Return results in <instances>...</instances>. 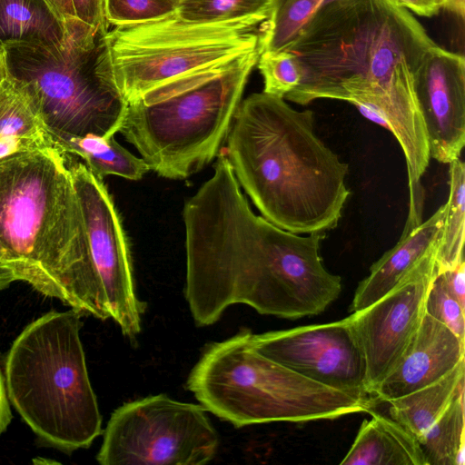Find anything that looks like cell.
I'll return each mask as SVG.
<instances>
[{
	"label": "cell",
	"instance_id": "1",
	"mask_svg": "<svg viewBox=\"0 0 465 465\" xmlns=\"http://www.w3.org/2000/svg\"><path fill=\"white\" fill-rule=\"evenodd\" d=\"M435 45L394 0L335 1L309 21L288 49L302 79L284 98L302 105L320 98L352 104L395 136L409 183H419L430 155L415 84Z\"/></svg>",
	"mask_w": 465,
	"mask_h": 465
},
{
	"label": "cell",
	"instance_id": "18",
	"mask_svg": "<svg viewBox=\"0 0 465 465\" xmlns=\"http://www.w3.org/2000/svg\"><path fill=\"white\" fill-rule=\"evenodd\" d=\"M56 145L27 96L0 65V160Z\"/></svg>",
	"mask_w": 465,
	"mask_h": 465
},
{
	"label": "cell",
	"instance_id": "36",
	"mask_svg": "<svg viewBox=\"0 0 465 465\" xmlns=\"http://www.w3.org/2000/svg\"><path fill=\"white\" fill-rule=\"evenodd\" d=\"M0 260L3 261L4 262H5V253L1 247H0Z\"/></svg>",
	"mask_w": 465,
	"mask_h": 465
},
{
	"label": "cell",
	"instance_id": "12",
	"mask_svg": "<svg viewBox=\"0 0 465 465\" xmlns=\"http://www.w3.org/2000/svg\"><path fill=\"white\" fill-rule=\"evenodd\" d=\"M438 248L384 296L350 315L365 357V390L371 395L399 364L419 330L428 289L438 273Z\"/></svg>",
	"mask_w": 465,
	"mask_h": 465
},
{
	"label": "cell",
	"instance_id": "9",
	"mask_svg": "<svg viewBox=\"0 0 465 465\" xmlns=\"http://www.w3.org/2000/svg\"><path fill=\"white\" fill-rule=\"evenodd\" d=\"M85 233L84 258L68 306L82 315L113 320L134 341L142 329L145 303L134 283L127 236L103 181L67 153Z\"/></svg>",
	"mask_w": 465,
	"mask_h": 465
},
{
	"label": "cell",
	"instance_id": "6",
	"mask_svg": "<svg viewBox=\"0 0 465 465\" xmlns=\"http://www.w3.org/2000/svg\"><path fill=\"white\" fill-rule=\"evenodd\" d=\"M260 54L143 93L127 103L119 132L150 170L188 178L218 155Z\"/></svg>",
	"mask_w": 465,
	"mask_h": 465
},
{
	"label": "cell",
	"instance_id": "37",
	"mask_svg": "<svg viewBox=\"0 0 465 465\" xmlns=\"http://www.w3.org/2000/svg\"><path fill=\"white\" fill-rule=\"evenodd\" d=\"M2 60H3V48H0V65L2 64Z\"/></svg>",
	"mask_w": 465,
	"mask_h": 465
},
{
	"label": "cell",
	"instance_id": "26",
	"mask_svg": "<svg viewBox=\"0 0 465 465\" xmlns=\"http://www.w3.org/2000/svg\"><path fill=\"white\" fill-rule=\"evenodd\" d=\"M263 78V93L284 98L302 79L300 64L289 50L263 51L257 64Z\"/></svg>",
	"mask_w": 465,
	"mask_h": 465
},
{
	"label": "cell",
	"instance_id": "15",
	"mask_svg": "<svg viewBox=\"0 0 465 465\" xmlns=\"http://www.w3.org/2000/svg\"><path fill=\"white\" fill-rule=\"evenodd\" d=\"M465 341L425 312L396 368L376 387L374 400L389 402L439 381L464 360Z\"/></svg>",
	"mask_w": 465,
	"mask_h": 465
},
{
	"label": "cell",
	"instance_id": "13",
	"mask_svg": "<svg viewBox=\"0 0 465 465\" xmlns=\"http://www.w3.org/2000/svg\"><path fill=\"white\" fill-rule=\"evenodd\" d=\"M258 353L325 386L367 392L366 362L351 317L251 335Z\"/></svg>",
	"mask_w": 465,
	"mask_h": 465
},
{
	"label": "cell",
	"instance_id": "5",
	"mask_svg": "<svg viewBox=\"0 0 465 465\" xmlns=\"http://www.w3.org/2000/svg\"><path fill=\"white\" fill-rule=\"evenodd\" d=\"M59 45L12 43L3 46L9 77L27 96L59 147L72 138L112 137L127 101L117 88L105 43L106 27L77 18L64 21Z\"/></svg>",
	"mask_w": 465,
	"mask_h": 465
},
{
	"label": "cell",
	"instance_id": "16",
	"mask_svg": "<svg viewBox=\"0 0 465 465\" xmlns=\"http://www.w3.org/2000/svg\"><path fill=\"white\" fill-rule=\"evenodd\" d=\"M424 203L410 202L409 214L397 243L370 269L358 285L350 311L356 312L389 292L423 258L439 247L446 203L423 221Z\"/></svg>",
	"mask_w": 465,
	"mask_h": 465
},
{
	"label": "cell",
	"instance_id": "10",
	"mask_svg": "<svg viewBox=\"0 0 465 465\" xmlns=\"http://www.w3.org/2000/svg\"><path fill=\"white\" fill-rule=\"evenodd\" d=\"M206 410L163 393L126 402L112 413L96 460L102 465H203L218 450Z\"/></svg>",
	"mask_w": 465,
	"mask_h": 465
},
{
	"label": "cell",
	"instance_id": "30",
	"mask_svg": "<svg viewBox=\"0 0 465 465\" xmlns=\"http://www.w3.org/2000/svg\"><path fill=\"white\" fill-rule=\"evenodd\" d=\"M442 272L450 292L465 307V261Z\"/></svg>",
	"mask_w": 465,
	"mask_h": 465
},
{
	"label": "cell",
	"instance_id": "25",
	"mask_svg": "<svg viewBox=\"0 0 465 465\" xmlns=\"http://www.w3.org/2000/svg\"><path fill=\"white\" fill-rule=\"evenodd\" d=\"M272 0H180L176 15L193 23H224L250 17L269 18Z\"/></svg>",
	"mask_w": 465,
	"mask_h": 465
},
{
	"label": "cell",
	"instance_id": "21",
	"mask_svg": "<svg viewBox=\"0 0 465 465\" xmlns=\"http://www.w3.org/2000/svg\"><path fill=\"white\" fill-rule=\"evenodd\" d=\"M65 153L81 157L88 169L103 179L116 175L136 181L150 171L143 158L137 157L118 143L114 136L94 134L72 138L59 146Z\"/></svg>",
	"mask_w": 465,
	"mask_h": 465
},
{
	"label": "cell",
	"instance_id": "35",
	"mask_svg": "<svg viewBox=\"0 0 465 465\" xmlns=\"http://www.w3.org/2000/svg\"><path fill=\"white\" fill-rule=\"evenodd\" d=\"M441 7L455 14L460 18L465 15V0H441Z\"/></svg>",
	"mask_w": 465,
	"mask_h": 465
},
{
	"label": "cell",
	"instance_id": "8",
	"mask_svg": "<svg viewBox=\"0 0 465 465\" xmlns=\"http://www.w3.org/2000/svg\"><path fill=\"white\" fill-rule=\"evenodd\" d=\"M267 19L201 24L174 14L115 26L105 35L115 84L128 103L163 84L229 68L262 53Z\"/></svg>",
	"mask_w": 465,
	"mask_h": 465
},
{
	"label": "cell",
	"instance_id": "28",
	"mask_svg": "<svg viewBox=\"0 0 465 465\" xmlns=\"http://www.w3.org/2000/svg\"><path fill=\"white\" fill-rule=\"evenodd\" d=\"M425 312L465 341L464 307L450 292L442 272L432 279L425 300Z\"/></svg>",
	"mask_w": 465,
	"mask_h": 465
},
{
	"label": "cell",
	"instance_id": "27",
	"mask_svg": "<svg viewBox=\"0 0 465 465\" xmlns=\"http://www.w3.org/2000/svg\"><path fill=\"white\" fill-rule=\"evenodd\" d=\"M180 0H104V15L109 25L144 24L176 14Z\"/></svg>",
	"mask_w": 465,
	"mask_h": 465
},
{
	"label": "cell",
	"instance_id": "7",
	"mask_svg": "<svg viewBox=\"0 0 465 465\" xmlns=\"http://www.w3.org/2000/svg\"><path fill=\"white\" fill-rule=\"evenodd\" d=\"M252 332L209 344L186 388L204 409L236 428L274 421L336 419L375 405L368 392L344 391L312 381L255 351Z\"/></svg>",
	"mask_w": 465,
	"mask_h": 465
},
{
	"label": "cell",
	"instance_id": "14",
	"mask_svg": "<svg viewBox=\"0 0 465 465\" xmlns=\"http://www.w3.org/2000/svg\"><path fill=\"white\" fill-rule=\"evenodd\" d=\"M430 158L450 163L465 144V60L437 45L426 53L416 77Z\"/></svg>",
	"mask_w": 465,
	"mask_h": 465
},
{
	"label": "cell",
	"instance_id": "3",
	"mask_svg": "<svg viewBox=\"0 0 465 465\" xmlns=\"http://www.w3.org/2000/svg\"><path fill=\"white\" fill-rule=\"evenodd\" d=\"M0 247L17 281L68 306L85 233L67 153L57 145L0 160Z\"/></svg>",
	"mask_w": 465,
	"mask_h": 465
},
{
	"label": "cell",
	"instance_id": "31",
	"mask_svg": "<svg viewBox=\"0 0 465 465\" xmlns=\"http://www.w3.org/2000/svg\"><path fill=\"white\" fill-rule=\"evenodd\" d=\"M398 5L426 17L437 15L441 8V0H394Z\"/></svg>",
	"mask_w": 465,
	"mask_h": 465
},
{
	"label": "cell",
	"instance_id": "29",
	"mask_svg": "<svg viewBox=\"0 0 465 465\" xmlns=\"http://www.w3.org/2000/svg\"><path fill=\"white\" fill-rule=\"evenodd\" d=\"M71 1L78 20L94 28L109 27L104 15V0Z\"/></svg>",
	"mask_w": 465,
	"mask_h": 465
},
{
	"label": "cell",
	"instance_id": "19",
	"mask_svg": "<svg viewBox=\"0 0 465 465\" xmlns=\"http://www.w3.org/2000/svg\"><path fill=\"white\" fill-rule=\"evenodd\" d=\"M64 35V22L46 0H0V48L12 43L59 45Z\"/></svg>",
	"mask_w": 465,
	"mask_h": 465
},
{
	"label": "cell",
	"instance_id": "22",
	"mask_svg": "<svg viewBox=\"0 0 465 465\" xmlns=\"http://www.w3.org/2000/svg\"><path fill=\"white\" fill-rule=\"evenodd\" d=\"M426 465H463L464 381L448 407L419 440Z\"/></svg>",
	"mask_w": 465,
	"mask_h": 465
},
{
	"label": "cell",
	"instance_id": "20",
	"mask_svg": "<svg viewBox=\"0 0 465 465\" xmlns=\"http://www.w3.org/2000/svg\"><path fill=\"white\" fill-rule=\"evenodd\" d=\"M464 363L462 360L434 383L389 401L391 418L419 441L448 407L460 383L464 381Z\"/></svg>",
	"mask_w": 465,
	"mask_h": 465
},
{
	"label": "cell",
	"instance_id": "33",
	"mask_svg": "<svg viewBox=\"0 0 465 465\" xmlns=\"http://www.w3.org/2000/svg\"><path fill=\"white\" fill-rule=\"evenodd\" d=\"M56 12L58 16L64 22L68 19L76 18L74 15L71 0H46Z\"/></svg>",
	"mask_w": 465,
	"mask_h": 465
},
{
	"label": "cell",
	"instance_id": "23",
	"mask_svg": "<svg viewBox=\"0 0 465 465\" xmlns=\"http://www.w3.org/2000/svg\"><path fill=\"white\" fill-rule=\"evenodd\" d=\"M449 165L450 191L436 257L438 272L464 262L465 165L460 158Z\"/></svg>",
	"mask_w": 465,
	"mask_h": 465
},
{
	"label": "cell",
	"instance_id": "11",
	"mask_svg": "<svg viewBox=\"0 0 465 465\" xmlns=\"http://www.w3.org/2000/svg\"><path fill=\"white\" fill-rule=\"evenodd\" d=\"M262 229L268 262L254 310L286 319L324 312L341 291V277L325 269L320 255L325 232L300 236L264 218Z\"/></svg>",
	"mask_w": 465,
	"mask_h": 465
},
{
	"label": "cell",
	"instance_id": "24",
	"mask_svg": "<svg viewBox=\"0 0 465 465\" xmlns=\"http://www.w3.org/2000/svg\"><path fill=\"white\" fill-rule=\"evenodd\" d=\"M338 0H272L264 23L262 52L288 50L309 21L324 6Z\"/></svg>",
	"mask_w": 465,
	"mask_h": 465
},
{
	"label": "cell",
	"instance_id": "2",
	"mask_svg": "<svg viewBox=\"0 0 465 465\" xmlns=\"http://www.w3.org/2000/svg\"><path fill=\"white\" fill-rule=\"evenodd\" d=\"M313 119L283 98L252 94L239 104L222 148L262 216L297 234L335 228L350 195L349 166L316 135Z\"/></svg>",
	"mask_w": 465,
	"mask_h": 465
},
{
	"label": "cell",
	"instance_id": "32",
	"mask_svg": "<svg viewBox=\"0 0 465 465\" xmlns=\"http://www.w3.org/2000/svg\"><path fill=\"white\" fill-rule=\"evenodd\" d=\"M10 406L5 377L0 370V435L7 430L11 423L12 411Z\"/></svg>",
	"mask_w": 465,
	"mask_h": 465
},
{
	"label": "cell",
	"instance_id": "4",
	"mask_svg": "<svg viewBox=\"0 0 465 465\" xmlns=\"http://www.w3.org/2000/svg\"><path fill=\"white\" fill-rule=\"evenodd\" d=\"M51 311L27 324L4 362L10 404L47 447L64 453L89 448L102 415L81 341V317Z\"/></svg>",
	"mask_w": 465,
	"mask_h": 465
},
{
	"label": "cell",
	"instance_id": "17",
	"mask_svg": "<svg viewBox=\"0 0 465 465\" xmlns=\"http://www.w3.org/2000/svg\"><path fill=\"white\" fill-rule=\"evenodd\" d=\"M340 464L426 465L418 440L391 417L370 411Z\"/></svg>",
	"mask_w": 465,
	"mask_h": 465
},
{
	"label": "cell",
	"instance_id": "34",
	"mask_svg": "<svg viewBox=\"0 0 465 465\" xmlns=\"http://www.w3.org/2000/svg\"><path fill=\"white\" fill-rule=\"evenodd\" d=\"M15 281L17 280L14 272L5 262L0 260V292Z\"/></svg>",
	"mask_w": 465,
	"mask_h": 465
}]
</instances>
